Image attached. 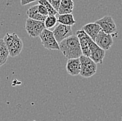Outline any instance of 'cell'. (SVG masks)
<instances>
[{
    "label": "cell",
    "mask_w": 122,
    "mask_h": 121,
    "mask_svg": "<svg viewBox=\"0 0 122 121\" xmlns=\"http://www.w3.org/2000/svg\"><path fill=\"white\" fill-rule=\"evenodd\" d=\"M90 58L96 63H103V59L106 56V51L97 45L94 40H92L90 45Z\"/></svg>",
    "instance_id": "obj_10"
},
{
    "label": "cell",
    "mask_w": 122,
    "mask_h": 121,
    "mask_svg": "<svg viewBox=\"0 0 122 121\" xmlns=\"http://www.w3.org/2000/svg\"><path fill=\"white\" fill-rule=\"evenodd\" d=\"M57 17V22L65 25L73 26L76 24V20L74 17V15L71 13L66 14H58Z\"/></svg>",
    "instance_id": "obj_14"
},
{
    "label": "cell",
    "mask_w": 122,
    "mask_h": 121,
    "mask_svg": "<svg viewBox=\"0 0 122 121\" xmlns=\"http://www.w3.org/2000/svg\"><path fill=\"white\" fill-rule=\"evenodd\" d=\"M8 56L9 54L5 43L3 39L0 38V67L6 63Z\"/></svg>",
    "instance_id": "obj_16"
},
{
    "label": "cell",
    "mask_w": 122,
    "mask_h": 121,
    "mask_svg": "<svg viewBox=\"0 0 122 121\" xmlns=\"http://www.w3.org/2000/svg\"><path fill=\"white\" fill-rule=\"evenodd\" d=\"M53 33L56 41L59 44L64 39L68 38L69 36L73 35V31L71 29V26L58 24L55 27Z\"/></svg>",
    "instance_id": "obj_8"
},
{
    "label": "cell",
    "mask_w": 122,
    "mask_h": 121,
    "mask_svg": "<svg viewBox=\"0 0 122 121\" xmlns=\"http://www.w3.org/2000/svg\"><path fill=\"white\" fill-rule=\"evenodd\" d=\"M10 57L20 55L23 49V41L15 33H6L3 38Z\"/></svg>",
    "instance_id": "obj_2"
},
{
    "label": "cell",
    "mask_w": 122,
    "mask_h": 121,
    "mask_svg": "<svg viewBox=\"0 0 122 121\" xmlns=\"http://www.w3.org/2000/svg\"><path fill=\"white\" fill-rule=\"evenodd\" d=\"M95 22L99 24L101 30L105 33L111 34L112 36H117L118 31L117 29V26L111 16L106 15L102 18L97 20Z\"/></svg>",
    "instance_id": "obj_6"
},
{
    "label": "cell",
    "mask_w": 122,
    "mask_h": 121,
    "mask_svg": "<svg viewBox=\"0 0 122 121\" xmlns=\"http://www.w3.org/2000/svg\"><path fill=\"white\" fill-rule=\"evenodd\" d=\"M80 60V73L79 75L84 78H89L94 75L97 70V63H96L89 56L81 55Z\"/></svg>",
    "instance_id": "obj_3"
},
{
    "label": "cell",
    "mask_w": 122,
    "mask_h": 121,
    "mask_svg": "<svg viewBox=\"0 0 122 121\" xmlns=\"http://www.w3.org/2000/svg\"><path fill=\"white\" fill-rule=\"evenodd\" d=\"M39 37L45 49L48 50H59V44L53 36V31L45 29L40 34Z\"/></svg>",
    "instance_id": "obj_5"
},
{
    "label": "cell",
    "mask_w": 122,
    "mask_h": 121,
    "mask_svg": "<svg viewBox=\"0 0 122 121\" xmlns=\"http://www.w3.org/2000/svg\"><path fill=\"white\" fill-rule=\"evenodd\" d=\"M37 8H38V13H40L41 15H45V16H47L48 15V11H47V10L46 9V8L43 5L38 4Z\"/></svg>",
    "instance_id": "obj_19"
},
{
    "label": "cell",
    "mask_w": 122,
    "mask_h": 121,
    "mask_svg": "<svg viewBox=\"0 0 122 121\" xmlns=\"http://www.w3.org/2000/svg\"><path fill=\"white\" fill-rule=\"evenodd\" d=\"M82 29L92 38V40H95L99 31L101 30L100 26L96 22H91L84 25Z\"/></svg>",
    "instance_id": "obj_12"
},
{
    "label": "cell",
    "mask_w": 122,
    "mask_h": 121,
    "mask_svg": "<svg viewBox=\"0 0 122 121\" xmlns=\"http://www.w3.org/2000/svg\"><path fill=\"white\" fill-rule=\"evenodd\" d=\"M76 36L79 40L81 51L83 55L90 57V45L92 41V38L84 31L83 29H79L76 31Z\"/></svg>",
    "instance_id": "obj_7"
},
{
    "label": "cell",
    "mask_w": 122,
    "mask_h": 121,
    "mask_svg": "<svg viewBox=\"0 0 122 121\" xmlns=\"http://www.w3.org/2000/svg\"><path fill=\"white\" fill-rule=\"evenodd\" d=\"M36 1L38 0H20V3L22 6H26L27 4H29L30 3Z\"/></svg>",
    "instance_id": "obj_21"
},
{
    "label": "cell",
    "mask_w": 122,
    "mask_h": 121,
    "mask_svg": "<svg viewBox=\"0 0 122 121\" xmlns=\"http://www.w3.org/2000/svg\"><path fill=\"white\" fill-rule=\"evenodd\" d=\"M94 42L99 47L104 50L105 51H107L113 45V36L111 34L106 33L101 30Z\"/></svg>",
    "instance_id": "obj_9"
},
{
    "label": "cell",
    "mask_w": 122,
    "mask_h": 121,
    "mask_svg": "<svg viewBox=\"0 0 122 121\" xmlns=\"http://www.w3.org/2000/svg\"><path fill=\"white\" fill-rule=\"evenodd\" d=\"M38 4L43 5L48 11V15H57L58 12L55 10L53 7L49 3L47 0H38Z\"/></svg>",
    "instance_id": "obj_18"
},
{
    "label": "cell",
    "mask_w": 122,
    "mask_h": 121,
    "mask_svg": "<svg viewBox=\"0 0 122 121\" xmlns=\"http://www.w3.org/2000/svg\"><path fill=\"white\" fill-rule=\"evenodd\" d=\"M44 22L46 29H51L57 24V17L56 15H47Z\"/></svg>",
    "instance_id": "obj_17"
},
{
    "label": "cell",
    "mask_w": 122,
    "mask_h": 121,
    "mask_svg": "<svg viewBox=\"0 0 122 121\" xmlns=\"http://www.w3.org/2000/svg\"></svg>",
    "instance_id": "obj_22"
},
{
    "label": "cell",
    "mask_w": 122,
    "mask_h": 121,
    "mask_svg": "<svg viewBox=\"0 0 122 121\" xmlns=\"http://www.w3.org/2000/svg\"><path fill=\"white\" fill-rule=\"evenodd\" d=\"M47 1L53 6L55 10L58 11L59 6H60V4H61V0H47Z\"/></svg>",
    "instance_id": "obj_20"
},
{
    "label": "cell",
    "mask_w": 122,
    "mask_h": 121,
    "mask_svg": "<svg viewBox=\"0 0 122 121\" xmlns=\"http://www.w3.org/2000/svg\"><path fill=\"white\" fill-rule=\"evenodd\" d=\"M45 28V22L33 19L28 18L25 23V30L32 38H37Z\"/></svg>",
    "instance_id": "obj_4"
},
{
    "label": "cell",
    "mask_w": 122,
    "mask_h": 121,
    "mask_svg": "<svg viewBox=\"0 0 122 121\" xmlns=\"http://www.w3.org/2000/svg\"><path fill=\"white\" fill-rule=\"evenodd\" d=\"M74 7L73 0H61L59 8L57 11L58 14L71 13Z\"/></svg>",
    "instance_id": "obj_13"
},
{
    "label": "cell",
    "mask_w": 122,
    "mask_h": 121,
    "mask_svg": "<svg viewBox=\"0 0 122 121\" xmlns=\"http://www.w3.org/2000/svg\"><path fill=\"white\" fill-rule=\"evenodd\" d=\"M59 50L67 59H77L83 54L78 37L71 35L59 43Z\"/></svg>",
    "instance_id": "obj_1"
},
{
    "label": "cell",
    "mask_w": 122,
    "mask_h": 121,
    "mask_svg": "<svg viewBox=\"0 0 122 121\" xmlns=\"http://www.w3.org/2000/svg\"><path fill=\"white\" fill-rule=\"evenodd\" d=\"M37 7H38V4L32 6L31 7L29 8L26 11V15L29 17V18L33 19L36 20L42 21V22H45L46 16L41 15L40 13H39Z\"/></svg>",
    "instance_id": "obj_15"
},
{
    "label": "cell",
    "mask_w": 122,
    "mask_h": 121,
    "mask_svg": "<svg viewBox=\"0 0 122 121\" xmlns=\"http://www.w3.org/2000/svg\"><path fill=\"white\" fill-rule=\"evenodd\" d=\"M66 70L71 76H77L80 73V60L77 59H69L66 64Z\"/></svg>",
    "instance_id": "obj_11"
}]
</instances>
